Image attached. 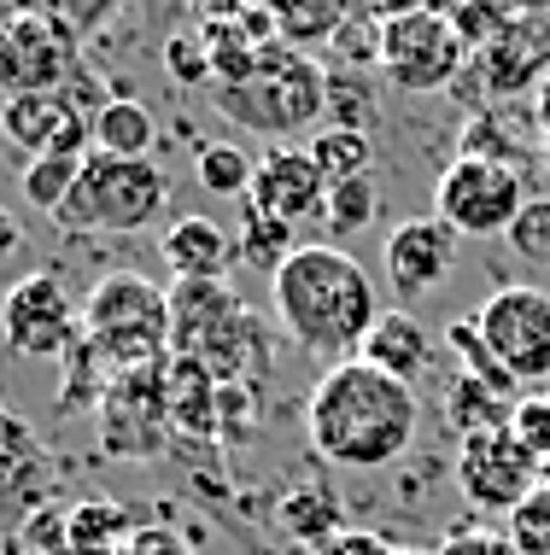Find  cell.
<instances>
[{"mask_svg": "<svg viewBox=\"0 0 550 555\" xmlns=\"http://www.w3.org/2000/svg\"><path fill=\"white\" fill-rule=\"evenodd\" d=\"M305 439L329 468H393L422 439V398L410 380H393L375 363L351 357V363L322 369V380L305 392Z\"/></svg>", "mask_w": 550, "mask_h": 555, "instance_id": "obj_1", "label": "cell"}, {"mask_svg": "<svg viewBox=\"0 0 550 555\" xmlns=\"http://www.w3.org/2000/svg\"><path fill=\"white\" fill-rule=\"evenodd\" d=\"M270 310L281 322V334L299 345L317 363H351L363 351L369 327L381 310V287L375 275L351 258L334 240H305L287 263L270 275Z\"/></svg>", "mask_w": 550, "mask_h": 555, "instance_id": "obj_2", "label": "cell"}, {"mask_svg": "<svg viewBox=\"0 0 550 555\" xmlns=\"http://www.w3.org/2000/svg\"><path fill=\"white\" fill-rule=\"evenodd\" d=\"M82 339L112 374L170 357V287H153L136 269L100 275L82 298Z\"/></svg>", "mask_w": 550, "mask_h": 555, "instance_id": "obj_3", "label": "cell"}, {"mask_svg": "<svg viewBox=\"0 0 550 555\" xmlns=\"http://www.w3.org/2000/svg\"><path fill=\"white\" fill-rule=\"evenodd\" d=\"M170 205V176L153 158H112L88 153L71 199L53 211L65 234H141L165 217Z\"/></svg>", "mask_w": 550, "mask_h": 555, "instance_id": "obj_4", "label": "cell"}, {"mask_svg": "<svg viewBox=\"0 0 550 555\" xmlns=\"http://www.w3.org/2000/svg\"><path fill=\"white\" fill-rule=\"evenodd\" d=\"M217 106L241 129L287 141V134H305L322 112H329V70L310 65L299 48H270L246 82L217 88Z\"/></svg>", "mask_w": 550, "mask_h": 555, "instance_id": "obj_5", "label": "cell"}, {"mask_svg": "<svg viewBox=\"0 0 550 555\" xmlns=\"http://www.w3.org/2000/svg\"><path fill=\"white\" fill-rule=\"evenodd\" d=\"M527 211V182L515 164L486 158V153H463L439 170L434 182V217L451 222L457 234L469 240H493L510 234L515 217Z\"/></svg>", "mask_w": 550, "mask_h": 555, "instance_id": "obj_6", "label": "cell"}, {"mask_svg": "<svg viewBox=\"0 0 550 555\" xmlns=\"http://www.w3.org/2000/svg\"><path fill=\"white\" fill-rule=\"evenodd\" d=\"M463 59H469L463 24L434 7H405L393 18H381V70L405 94H439V88H451Z\"/></svg>", "mask_w": 550, "mask_h": 555, "instance_id": "obj_7", "label": "cell"}, {"mask_svg": "<svg viewBox=\"0 0 550 555\" xmlns=\"http://www.w3.org/2000/svg\"><path fill=\"white\" fill-rule=\"evenodd\" d=\"M71 82H77V36L41 0L0 12V100L59 94Z\"/></svg>", "mask_w": 550, "mask_h": 555, "instance_id": "obj_8", "label": "cell"}, {"mask_svg": "<svg viewBox=\"0 0 550 555\" xmlns=\"http://www.w3.org/2000/svg\"><path fill=\"white\" fill-rule=\"evenodd\" d=\"M451 474H457V491H463V503L474 515H503V520L545 486V462L510 427H486V433L457 439Z\"/></svg>", "mask_w": 550, "mask_h": 555, "instance_id": "obj_9", "label": "cell"}, {"mask_svg": "<svg viewBox=\"0 0 550 555\" xmlns=\"http://www.w3.org/2000/svg\"><path fill=\"white\" fill-rule=\"evenodd\" d=\"M94 415H100V444H106V456H124V462L165 456L170 439H176L165 363L112 374V386H106V398L94 403Z\"/></svg>", "mask_w": 550, "mask_h": 555, "instance_id": "obj_10", "label": "cell"}, {"mask_svg": "<svg viewBox=\"0 0 550 555\" xmlns=\"http://www.w3.org/2000/svg\"><path fill=\"white\" fill-rule=\"evenodd\" d=\"M481 322V339L493 345L498 369L510 374L515 386H550V293L545 287H498L474 310Z\"/></svg>", "mask_w": 550, "mask_h": 555, "instance_id": "obj_11", "label": "cell"}, {"mask_svg": "<svg viewBox=\"0 0 550 555\" xmlns=\"http://www.w3.org/2000/svg\"><path fill=\"white\" fill-rule=\"evenodd\" d=\"M0 339L18 357H65L82 339V305L48 269L18 275L0 298Z\"/></svg>", "mask_w": 550, "mask_h": 555, "instance_id": "obj_12", "label": "cell"}, {"mask_svg": "<svg viewBox=\"0 0 550 555\" xmlns=\"http://www.w3.org/2000/svg\"><path fill=\"white\" fill-rule=\"evenodd\" d=\"M0 134L18 153V164L48 158V153L88 158L94 153V112H82L71 100V88H59V94H18V100H0Z\"/></svg>", "mask_w": 550, "mask_h": 555, "instance_id": "obj_13", "label": "cell"}, {"mask_svg": "<svg viewBox=\"0 0 550 555\" xmlns=\"http://www.w3.org/2000/svg\"><path fill=\"white\" fill-rule=\"evenodd\" d=\"M451 269H457V229L439 217L398 222L381 246V275L393 287V298H427L451 281Z\"/></svg>", "mask_w": 550, "mask_h": 555, "instance_id": "obj_14", "label": "cell"}, {"mask_svg": "<svg viewBox=\"0 0 550 555\" xmlns=\"http://www.w3.org/2000/svg\"><path fill=\"white\" fill-rule=\"evenodd\" d=\"M246 205H258V211H270V217L299 229V222L329 211V182H322L317 158H310L305 146H270V153L258 158Z\"/></svg>", "mask_w": 550, "mask_h": 555, "instance_id": "obj_15", "label": "cell"}, {"mask_svg": "<svg viewBox=\"0 0 550 555\" xmlns=\"http://www.w3.org/2000/svg\"><path fill=\"white\" fill-rule=\"evenodd\" d=\"M48 479L53 462L41 439L0 403V527H29L36 508L48 503Z\"/></svg>", "mask_w": 550, "mask_h": 555, "instance_id": "obj_16", "label": "cell"}, {"mask_svg": "<svg viewBox=\"0 0 550 555\" xmlns=\"http://www.w3.org/2000/svg\"><path fill=\"white\" fill-rule=\"evenodd\" d=\"M241 310L229 281H170V357H200Z\"/></svg>", "mask_w": 550, "mask_h": 555, "instance_id": "obj_17", "label": "cell"}, {"mask_svg": "<svg viewBox=\"0 0 550 555\" xmlns=\"http://www.w3.org/2000/svg\"><path fill=\"white\" fill-rule=\"evenodd\" d=\"M158 258H165L170 281H229V269L241 263V246L212 217H176L158 234Z\"/></svg>", "mask_w": 550, "mask_h": 555, "instance_id": "obj_18", "label": "cell"}, {"mask_svg": "<svg viewBox=\"0 0 550 555\" xmlns=\"http://www.w3.org/2000/svg\"><path fill=\"white\" fill-rule=\"evenodd\" d=\"M363 363H375L381 374H393V380H422L427 363H434V334H427L422 322L410 317V310H386V317L369 327L363 339Z\"/></svg>", "mask_w": 550, "mask_h": 555, "instance_id": "obj_19", "label": "cell"}, {"mask_svg": "<svg viewBox=\"0 0 550 555\" xmlns=\"http://www.w3.org/2000/svg\"><path fill=\"white\" fill-rule=\"evenodd\" d=\"M276 520L287 538H299V544H329L334 532H346V503H340V491L329 479H305V486H293L287 498L276 503Z\"/></svg>", "mask_w": 550, "mask_h": 555, "instance_id": "obj_20", "label": "cell"}, {"mask_svg": "<svg viewBox=\"0 0 550 555\" xmlns=\"http://www.w3.org/2000/svg\"><path fill=\"white\" fill-rule=\"evenodd\" d=\"M158 146V124L141 100H100L94 106V153H112V158H153Z\"/></svg>", "mask_w": 550, "mask_h": 555, "instance_id": "obj_21", "label": "cell"}, {"mask_svg": "<svg viewBox=\"0 0 550 555\" xmlns=\"http://www.w3.org/2000/svg\"><path fill=\"white\" fill-rule=\"evenodd\" d=\"M234 246H241V263H258V269H270V275H276V269L287 263L305 240H299L293 222H281V217H270V211H258V205L241 199V229H234Z\"/></svg>", "mask_w": 550, "mask_h": 555, "instance_id": "obj_22", "label": "cell"}, {"mask_svg": "<svg viewBox=\"0 0 550 555\" xmlns=\"http://www.w3.org/2000/svg\"><path fill=\"white\" fill-rule=\"evenodd\" d=\"M252 176H258V158L234 141H205L200 153H193V182L212 193V199H246Z\"/></svg>", "mask_w": 550, "mask_h": 555, "instance_id": "obj_23", "label": "cell"}, {"mask_svg": "<svg viewBox=\"0 0 550 555\" xmlns=\"http://www.w3.org/2000/svg\"><path fill=\"white\" fill-rule=\"evenodd\" d=\"M310 158H317V170H322V182H351V176H369V164H375V141H369L363 129H317L310 134V146H305Z\"/></svg>", "mask_w": 550, "mask_h": 555, "instance_id": "obj_24", "label": "cell"}, {"mask_svg": "<svg viewBox=\"0 0 550 555\" xmlns=\"http://www.w3.org/2000/svg\"><path fill=\"white\" fill-rule=\"evenodd\" d=\"M82 176V158H65V153H48V158H29L18 164V188H24V205H36L41 217H53L59 205L71 199Z\"/></svg>", "mask_w": 550, "mask_h": 555, "instance_id": "obj_25", "label": "cell"}, {"mask_svg": "<svg viewBox=\"0 0 550 555\" xmlns=\"http://www.w3.org/2000/svg\"><path fill=\"white\" fill-rule=\"evenodd\" d=\"M375 217H381V188H375V176H351V182H334V188H329V211H322V222H329V240H334V246H340L346 234H363Z\"/></svg>", "mask_w": 550, "mask_h": 555, "instance_id": "obj_26", "label": "cell"}, {"mask_svg": "<svg viewBox=\"0 0 550 555\" xmlns=\"http://www.w3.org/2000/svg\"><path fill=\"white\" fill-rule=\"evenodd\" d=\"M445 345H451V357H457V374H474V380H486V386H498L503 398L515 392V380L498 369V357H493V345L481 339V322L474 317H457L451 327H445Z\"/></svg>", "mask_w": 550, "mask_h": 555, "instance_id": "obj_27", "label": "cell"}, {"mask_svg": "<svg viewBox=\"0 0 550 555\" xmlns=\"http://www.w3.org/2000/svg\"><path fill=\"white\" fill-rule=\"evenodd\" d=\"M503 532H510L515 555H550V474H545V486L503 520Z\"/></svg>", "mask_w": 550, "mask_h": 555, "instance_id": "obj_28", "label": "cell"}, {"mask_svg": "<svg viewBox=\"0 0 550 555\" xmlns=\"http://www.w3.org/2000/svg\"><path fill=\"white\" fill-rule=\"evenodd\" d=\"M510 251L533 269H550V199H527V211L515 217V229L503 234Z\"/></svg>", "mask_w": 550, "mask_h": 555, "instance_id": "obj_29", "label": "cell"}, {"mask_svg": "<svg viewBox=\"0 0 550 555\" xmlns=\"http://www.w3.org/2000/svg\"><path fill=\"white\" fill-rule=\"evenodd\" d=\"M510 433L545 462V474H550V398H515Z\"/></svg>", "mask_w": 550, "mask_h": 555, "instance_id": "obj_30", "label": "cell"}, {"mask_svg": "<svg viewBox=\"0 0 550 555\" xmlns=\"http://www.w3.org/2000/svg\"><path fill=\"white\" fill-rule=\"evenodd\" d=\"M165 65H170V77L182 88H200V82L217 77V70H212V48H205L200 36H170L165 41Z\"/></svg>", "mask_w": 550, "mask_h": 555, "instance_id": "obj_31", "label": "cell"}, {"mask_svg": "<svg viewBox=\"0 0 550 555\" xmlns=\"http://www.w3.org/2000/svg\"><path fill=\"white\" fill-rule=\"evenodd\" d=\"M434 555H515V544L510 532H493V527H451Z\"/></svg>", "mask_w": 550, "mask_h": 555, "instance_id": "obj_32", "label": "cell"}, {"mask_svg": "<svg viewBox=\"0 0 550 555\" xmlns=\"http://www.w3.org/2000/svg\"><path fill=\"white\" fill-rule=\"evenodd\" d=\"M41 7H48L53 18L71 29V36H82V29H94L112 12V0H41Z\"/></svg>", "mask_w": 550, "mask_h": 555, "instance_id": "obj_33", "label": "cell"}, {"mask_svg": "<svg viewBox=\"0 0 550 555\" xmlns=\"http://www.w3.org/2000/svg\"><path fill=\"white\" fill-rule=\"evenodd\" d=\"M386 544H393V538H381L369 527H346V532H334L329 544H317L310 555H386Z\"/></svg>", "mask_w": 550, "mask_h": 555, "instance_id": "obj_34", "label": "cell"}, {"mask_svg": "<svg viewBox=\"0 0 550 555\" xmlns=\"http://www.w3.org/2000/svg\"><path fill=\"white\" fill-rule=\"evenodd\" d=\"M18 246H24V222L12 217L7 205H0V263H7V258H12V251H18Z\"/></svg>", "mask_w": 550, "mask_h": 555, "instance_id": "obj_35", "label": "cell"}, {"mask_svg": "<svg viewBox=\"0 0 550 555\" xmlns=\"http://www.w3.org/2000/svg\"><path fill=\"white\" fill-rule=\"evenodd\" d=\"M386 555H427V550H405V544H386Z\"/></svg>", "mask_w": 550, "mask_h": 555, "instance_id": "obj_36", "label": "cell"}]
</instances>
